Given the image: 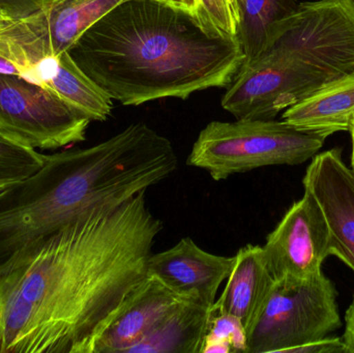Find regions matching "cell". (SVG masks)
<instances>
[{
  "mask_svg": "<svg viewBox=\"0 0 354 353\" xmlns=\"http://www.w3.org/2000/svg\"><path fill=\"white\" fill-rule=\"evenodd\" d=\"M162 230L141 192L93 207L21 251L0 271V353H95L147 277Z\"/></svg>",
  "mask_w": 354,
  "mask_h": 353,
  "instance_id": "6da1fadb",
  "label": "cell"
},
{
  "mask_svg": "<svg viewBox=\"0 0 354 353\" xmlns=\"http://www.w3.org/2000/svg\"><path fill=\"white\" fill-rule=\"evenodd\" d=\"M112 99L138 106L227 87L245 56L236 39L159 0H124L68 51Z\"/></svg>",
  "mask_w": 354,
  "mask_h": 353,
  "instance_id": "7a4b0ae2",
  "label": "cell"
},
{
  "mask_svg": "<svg viewBox=\"0 0 354 353\" xmlns=\"http://www.w3.org/2000/svg\"><path fill=\"white\" fill-rule=\"evenodd\" d=\"M177 167L171 141L145 122L93 146L47 155L35 173L0 190V271L35 240L93 207L147 192Z\"/></svg>",
  "mask_w": 354,
  "mask_h": 353,
  "instance_id": "3957f363",
  "label": "cell"
},
{
  "mask_svg": "<svg viewBox=\"0 0 354 353\" xmlns=\"http://www.w3.org/2000/svg\"><path fill=\"white\" fill-rule=\"evenodd\" d=\"M326 138L284 120L212 122L200 132L187 165L220 182L268 166L301 165L319 153Z\"/></svg>",
  "mask_w": 354,
  "mask_h": 353,
  "instance_id": "277c9868",
  "label": "cell"
},
{
  "mask_svg": "<svg viewBox=\"0 0 354 353\" xmlns=\"http://www.w3.org/2000/svg\"><path fill=\"white\" fill-rule=\"evenodd\" d=\"M334 283L324 271L305 279L276 280L248 332V353H293L342 327Z\"/></svg>",
  "mask_w": 354,
  "mask_h": 353,
  "instance_id": "5b68a950",
  "label": "cell"
},
{
  "mask_svg": "<svg viewBox=\"0 0 354 353\" xmlns=\"http://www.w3.org/2000/svg\"><path fill=\"white\" fill-rule=\"evenodd\" d=\"M340 77L299 58L264 51L241 66L222 97L223 109L236 120H274L287 108Z\"/></svg>",
  "mask_w": 354,
  "mask_h": 353,
  "instance_id": "8992f818",
  "label": "cell"
},
{
  "mask_svg": "<svg viewBox=\"0 0 354 353\" xmlns=\"http://www.w3.org/2000/svg\"><path fill=\"white\" fill-rule=\"evenodd\" d=\"M91 120L57 95L14 75L0 74V133L41 151L82 142Z\"/></svg>",
  "mask_w": 354,
  "mask_h": 353,
  "instance_id": "52a82bcc",
  "label": "cell"
},
{
  "mask_svg": "<svg viewBox=\"0 0 354 353\" xmlns=\"http://www.w3.org/2000/svg\"><path fill=\"white\" fill-rule=\"evenodd\" d=\"M124 0H48L0 31V55L23 72L37 60L68 52L83 33ZM20 76V77H21Z\"/></svg>",
  "mask_w": 354,
  "mask_h": 353,
  "instance_id": "ba28073f",
  "label": "cell"
},
{
  "mask_svg": "<svg viewBox=\"0 0 354 353\" xmlns=\"http://www.w3.org/2000/svg\"><path fill=\"white\" fill-rule=\"evenodd\" d=\"M262 248L274 281L305 279L322 271L330 255V231L311 192L305 190L304 196L293 203Z\"/></svg>",
  "mask_w": 354,
  "mask_h": 353,
  "instance_id": "9c48e42d",
  "label": "cell"
},
{
  "mask_svg": "<svg viewBox=\"0 0 354 353\" xmlns=\"http://www.w3.org/2000/svg\"><path fill=\"white\" fill-rule=\"evenodd\" d=\"M303 184L326 218L330 255L354 273V173L343 161L340 149L317 153L306 170Z\"/></svg>",
  "mask_w": 354,
  "mask_h": 353,
  "instance_id": "30bf717a",
  "label": "cell"
},
{
  "mask_svg": "<svg viewBox=\"0 0 354 353\" xmlns=\"http://www.w3.org/2000/svg\"><path fill=\"white\" fill-rule=\"evenodd\" d=\"M233 263L234 257L206 252L191 238H185L172 248L151 254L147 275L157 278L183 298L212 307Z\"/></svg>",
  "mask_w": 354,
  "mask_h": 353,
  "instance_id": "8fae6325",
  "label": "cell"
},
{
  "mask_svg": "<svg viewBox=\"0 0 354 353\" xmlns=\"http://www.w3.org/2000/svg\"><path fill=\"white\" fill-rule=\"evenodd\" d=\"M185 300L157 278L147 275L100 336L95 353H128Z\"/></svg>",
  "mask_w": 354,
  "mask_h": 353,
  "instance_id": "7c38bea8",
  "label": "cell"
},
{
  "mask_svg": "<svg viewBox=\"0 0 354 353\" xmlns=\"http://www.w3.org/2000/svg\"><path fill=\"white\" fill-rule=\"evenodd\" d=\"M21 78L55 93L91 122H104L111 114V97L79 68L68 52L41 58Z\"/></svg>",
  "mask_w": 354,
  "mask_h": 353,
  "instance_id": "4fadbf2b",
  "label": "cell"
},
{
  "mask_svg": "<svg viewBox=\"0 0 354 353\" xmlns=\"http://www.w3.org/2000/svg\"><path fill=\"white\" fill-rule=\"evenodd\" d=\"M274 283L263 248L247 245L234 256L224 290L214 304V311L237 317L248 334L263 309Z\"/></svg>",
  "mask_w": 354,
  "mask_h": 353,
  "instance_id": "5bb4252c",
  "label": "cell"
},
{
  "mask_svg": "<svg viewBox=\"0 0 354 353\" xmlns=\"http://www.w3.org/2000/svg\"><path fill=\"white\" fill-rule=\"evenodd\" d=\"M354 118V76L326 85L287 108L282 120L295 128L332 136L349 132Z\"/></svg>",
  "mask_w": 354,
  "mask_h": 353,
  "instance_id": "9a60e30c",
  "label": "cell"
},
{
  "mask_svg": "<svg viewBox=\"0 0 354 353\" xmlns=\"http://www.w3.org/2000/svg\"><path fill=\"white\" fill-rule=\"evenodd\" d=\"M214 306L185 300L128 353H201Z\"/></svg>",
  "mask_w": 354,
  "mask_h": 353,
  "instance_id": "2e32d148",
  "label": "cell"
},
{
  "mask_svg": "<svg viewBox=\"0 0 354 353\" xmlns=\"http://www.w3.org/2000/svg\"><path fill=\"white\" fill-rule=\"evenodd\" d=\"M239 30L236 39L245 60L243 64L259 57L270 43L277 25L290 16L299 0H236Z\"/></svg>",
  "mask_w": 354,
  "mask_h": 353,
  "instance_id": "e0dca14e",
  "label": "cell"
},
{
  "mask_svg": "<svg viewBox=\"0 0 354 353\" xmlns=\"http://www.w3.org/2000/svg\"><path fill=\"white\" fill-rule=\"evenodd\" d=\"M46 157L0 133V189L35 173L44 165Z\"/></svg>",
  "mask_w": 354,
  "mask_h": 353,
  "instance_id": "ac0fdd59",
  "label": "cell"
},
{
  "mask_svg": "<svg viewBox=\"0 0 354 353\" xmlns=\"http://www.w3.org/2000/svg\"><path fill=\"white\" fill-rule=\"evenodd\" d=\"M248 352V334L237 317L212 313L201 353Z\"/></svg>",
  "mask_w": 354,
  "mask_h": 353,
  "instance_id": "d6986e66",
  "label": "cell"
},
{
  "mask_svg": "<svg viewBox=\"0 0 354 353\" xmlns=\"http://www.w3.org/2000/svg\"><path fill=\"white\" fill-rule=\"evenodd\" d=\"M196 17L210 32L236 39L239 10L236 0H196Z\"/></svg>",
  "mask_w": 354,
  "mask_h": 353,
  "instance_id": "ffe728a7",
  "label": "cell"
},
{
  "mask_svg": "<svg viewBox=\"0 0 354 353\" xmlns=\"http://www.w3.org/2000/svg\"><path fill=\"white\" fill-rule=\"evenodd\" d=\"M48 0H0V10L10 18L23 19L43 8Z\"/></svg>",
  "mask_w": 354,
  "mask_h": 353,
  "instance_id": "44dd1931",
  "label": "cell"
},
{
  "mask_svg": "<svg viewBox=\"0 0 354 353\" xmlns=\"http://www.w3.org/2000/svg\"><path fill=\"white\" fill-rule=\"evenodd\" d=\"M293 353H344L342 339L338 337L324 338L297 348Z\"/></svg>",
  "mask_w": 354,
  "mask_h": 353,
  "instance_id": "7402d4cb",
  "label": "cell"
},
{
  "mask_svg": "<svg viewBox=\"0 0 354 353\" xmlns=\"http://www.w3.org/2000/svg\"><path fill=\"white\" fill-rule=\"evenodd\" d=\"M344 353H354V294L353 302L345 313V330L342 338Z\"/></svg>",
  "mask_w": 354,
  "mask_h": 353,
  "instance_id": "603a6c76",
  "label": "cell"
},
{
  "mask_svg": "<svg viewBox=\"0 0 354 353\" xmlns=\"http://www.w3.org/2000/svg\"><path fill=\"white\" fill-rule=\"evenodd\" d=\"M163 3L169 4L174 8L185 10L196 17V10H197V3L196 0H159Z\"/></svg>",
  "mask_w": 354,
  "mask_h": 353,
  "instance_id": "cb8c5ba5",
  "label": "cell"
},
{
  "mask_svg": "<svg viewBox=\"0 0 354 353\" xmlns=\"http://www.w3.org/2000/svg\"><path fill=\"white\" fill-rule=\"evenodd\" d=\"M0 74L14 75V76H21V70L16 64L0 55Z\"/></svg>",
  "mask_w": 354,
  "mask_h": 353,
  "instance_id": "d4e9b609",
  "label": "cell"
},
{
  "mask_svg": "<svg viewBox=\"0 0 354 353\" xmlns=\"http://www.w3.org/2000/svg\"><path fill=\"white\" fill-rule=\"evenodd\" d=\"M16 20H18V19L10 18V17L0 15V31L8 28V27L10 26V24H12Z\"/></svg>",
  "mask_w": 354,
  "mask_h": 353,
  "instance_id": "484cf974",
  "label": "cell"
},
{
  "mask_svg": "<svg viewBox=\"0 0 354 353\" xmlns=\"http://www.w3.org/2000/svg\"><path fill=\"white\" fill-rule=\"evenodd\" d=\"M349 133H351V169H353L354 173V118Z\"/></svg>",
  "mask_w": 354,
  "mask_h": 353,
  "instance_id": "4316f807",
  "label": "cell"
},
{
  "mask_svg": "<svg viewBox=\"0 0 354 353\" xmlns=\"http://www.w3.org/2000/svg\"><path fill=\"white\" fill-rule=\"evenodd\" d=\"M0 15H4V16H8V15L4 14L3 12H2L1 10H0Z\"/></svg>",
  "mask_w": 354,
  "mask_h": 353,
  "instance_id": "83f0119b",
  "label": "cell"
},
{
  "mask_svg": "<svg viewBox=\"0 0 354 353\" xmlns=\"http://www.w3.org/2000/svg\"><path fill=\"white\" fill-rule=\"evenodd\" d=\"M2 189H3V188H2ZM0 190H1V189H0Z\"/></svg>",
  "mask_w": 354,
  "mask_h": 353,
  "instance_id": "f1b7e54d",
  "label": "cell"
}]
</instances>
